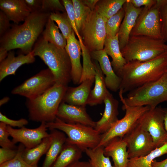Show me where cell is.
<instances>
[{"mask_svg": "<svg viewBox=\"0 0 167 167\" xmlns=\"http://www.w3.org/2000/svg\"><path fill=\"white\" fill-rule=\"evenodd\" d=\"M49 15L41 11L31 13L23 24L11 25L0 38V47L8 51L19 49L23 54H29L43 32Z\"/></svg>", "mask_w": 167, "mask_h": 167, "instance_id": "cell-1", "label": "cell"}, {"mask_svg": "<svg viewBox=\"0 0 167 167\" xmlns=\"http://www.w3.org/2000/svg\"><path fill=\"white\" fill-rule=\"evenodd\" d=\"M167 53L145 62H128L117 74L121 79L119 91L123 94L160 78L166 71Z\"/></svg>", "mask_w": 167, "mask_h": 167, "instance_id": "cell-2", "label": "cell"}, {"mask_svg": "<svg viewBox=\"0 0 167 167\" xmlns=\"http://www.w3.org/2000/svg\"><path fill=\"white\" fill-rule=\"evenodd\" d=\"M53 74L55 83L67 86L71 80V63L65 49L58 48L40 37L32 49Z\"/></svg>", "mask_w": 167, "mask_h": 167, "instance_id": "cell-3", "label": "cell"}, {"mask_svg": "<svg viewBox=\"0 0 167 167\" xmlns=\"http://www.w3.org/2000/svg\"><path fill=\"white\" fill-rule=\"evenodd\" d=\"M67 87L55 83L42 95L34 99H27L25 104L29 119L41 123L54 122Z\"/></svg>", "mask_w": 167, "mask_h": 167, "instance_id": "cell-4", "label": "cell"}, {"mask_svg": "<svg viewBox=\"0 0 167 167\" xmlns=\"http://www.w3.org/2000/svg\"><path fill=\"white\" fill-rule=\"evenodd\" d=\"M120 91L122 102L131 106H148L154 109L158 105L167 101V72L159 79L145 84L129 92L126 97Z\"/></svg>", "mask_w": 167, "mask_h": 167, "instance_id": "cell-5", "label": "cell"}, {"mask_svg": "<svg viewBox=\"0 0 167 167\" xmlns=\"http://www.w3.org/2000/svg\"><path fill=\"white\" fill-rule=\"evenodd\" d=\"M167 44L162 39L142 36H130L121 51L126 63L133 61L143 62L153 59L166 52Z\"/></svg>", "mask_w": 167, "mask_h": 167, "instance_id": "cell-6", "label": "cell"}, {"mask_svg": "<svg viewBox=\"0 0 167 167\" xmlns=\"http://www.w3.org/2000/svg\"><path fill=\"white\" fill-rule=\"evenodd\" d=\"M48 129H57L67 136L66 142L76 145L83 152L94 149L99 144L101 134L94 128L80 124L66 122L58 118L53 122L46 123Z\"/></svg>", "mask_w": 167, "mask_h": 167, "instance_id": "cell-7", "label": "cell"}, {"mask_svg": "<svg viewBox=\"0 0 167 167\" xmlns=\"http://www.w3.org/2000/svg\"><path fill=\"white\" fill-rule=\"evenodd\" d=\"M122 103V109L125 111L124 116L118 119L106 132L101 134L100 141L96 148L105 146L115 138H123L137 125L140 118L150 109L148 106H131Z\"/></svg>", "mask_w": 167, "mask_h": 167, "instance_id": "cell-8", "label": "cell"}, {"mask_svg": "<svg viewBox=\"0 0 167 167\" xmlns=\"http://www.w3.org/2000/svg\"><path fill=\"white\" fill-rule=\"evenodd\" d=\"M106 22L95 9L83 23L79 34H81L84 44L90 52L103 49L107 35Z\"/></svg>", "mask_w": 167, "mask_h": 167, "instance_id": "cell-9", "label": "cell"}, {"mask_svg": "<svg viewBox=\"0 0 167 167\" xmlns=\"http://www.w3.org/2000/svg\"><path fill=\"white\" fill-rule=\"evenodd\" d=\"M142 35L163 39L160 0L148 7H143L130 36Z\"/></svg>", "mask_w": 167, "mask_h": 167, "instance_id": "cell-10", "label": "cell"}, {"mask_svg": "<svg viewBox=\"0 0 167 167\" xmlns=\"http://www.w3.org/2000/svg\"><path fill=\"white\" fill-rule=\"evenodd\" d=\"M55 83L54 75L48 68L41 70L14 88L11 93L31 99L44 93Z\"/></svg>", "mask_w": 167, "mask_h": 167, "instance_id": "cell-11", "label": "cell"}, {"mask_svg": "<svg viewBox=\"0 0 167 167\" xmlns=\"http://www.w3.org/2000/svg\"><path fill=\"white\" fill-rule=\"evenodd\" d=\"M165 113L161 106L150 109L139 119L138 124L152 136L156 148L167 142V131L164 124Z\"/></svg>", "mask_w": 167, "mask_h": 167, "instance_id": "cell-12", "label": "cell"}, {"mask_svg": "<svg viewBox=\"0 0 167 167\" xmlns=\"http://www.w3.org/2000/svg\"><path fill=\"white\" fill-rule=\"evenodd\" d=\"M122 138L127 144L129 159L146 156L156 148L150 133L138 124Z\"/></svg>", "mask_w": 167, "mask_h": 167, "instance_id": "cell-13", "label": "cell"}, {"mask_svg": "<svg viewBox=\"0 0 167 167\" xmlns=\"http://www.w3.org/2000/svg\"><path fill=\"white\" fill-rule=\"evenodd\" d=\"M7 130L12 141L15 143H20L26 149L33 148L39 144L44 138L49 136L50 133L47 132L48 129L46 123L43 122L38 127L29 128L24 126L15 129L7 126Z\"/></svg>", "mask_w": 167, "mask_h": 167, "instance_id": "cell-14", "label": "cell"}, {"mask_svg": "<svg viewBox=\"0 0 167 167\" xmlns=\"http://www.w3.org/2000/svg\"><path fill=\"white\" fill-rule=\"evenodd\" d=\"M57 117L69 123L80 124L94 128L96 122L87 113L86 107L72 105L63 101L59 105Z\"/></svg>", "mask_w": 167, "mask_h": 167, "instance_id": "cell-15", "label": "cell"}, {"mask_svg": "<svg viewBox=\"0 0 167 167\" xmlns=\"http://www.w3.org/2000/svg\"><path fill=\"white\" fill-rule=\"evenodd\" d=\"M92 58L98 62L104 75L107 88L116 92L119 90L121 79L114 71L108 55L104 49L95 50L90 52Z\"/></svg>", "mask_w": 167, "mask_h": 167, "instance_id": "cell-16", "label": "cell"}, {"mask_svg": "<svg viewBox=\"0 0 167 167\" xmlns=\"http://www.w3.org/2000/svg\"><path fill=\"white\" fill-rule=\"evenodd\" d=\"M104 112L101 118L96 122L94 129L100 134L108 131L118 119L119 102L109 92L105 97Z\"/></svg>", "mask_w": 167, "mask_h": 167, "instance_id": "cell-17", "label": "cell"}, {"mask_svg": "<svg viewBox=\"0 0 167 167\" xmlns=\"http://www.w3.org/2000/svg\"><path fill=\"white\" fill-rule=\"evenodd\" d=\"M66 41L65 49L71 63V80L74 84H79L82 71V66L80 62L82 54L81 45L76 38L73 30Z\"/></svg>", "mask_w": 167, "mask_h": 167, "instance_id": "cell-18", "label": "cell"}, {"mask_svg": "<svg viewBox=\"0 0 167 167\" xmlns=\"http://www.w3.org/2000/svg\"><path fill=\"white\" fill-rule=\"evenodd\" d=\"M124 6L125 14L118 33L121 50L126 45L143 7L136 8L128 0Z\"/></svg>", "mask_w": 167, "mask_h": 167, "instance_id": "cell-19", "label": "cell"}, {"mask_svg": "<svg viewBox=\"0 0 167 167\" xmlns=\"http://www.w3.org/2000/svg\"><path fill=\"white\" fill-rule=\"evenodd\" d=\"M35 57L32 51L28 54H21L17 56L13 51H9L7 57L0 62V82L8 76L15 75L17 70L23 65L34 62Z\"/></svg>", "mask_w": 167, "mask_h": 167, "instance_id": "cell-20", "label": "cell"}, {"mask_svg": "<svg viewBox=\"0 0 167 167\" xmlns=\"http://www.w3.org/2000/svg\"><path fill=\"white\" fill-rule=\"evenodd\" d=\"M127 144L123 138L116 137L104 147L105 155L111 157L114 167H128L129 160Z\"/></svg>", "mask_w": 167, "mask_h": 167, "instance_id": "cell-21", "label": "cell"}, {"mask_svg": "<svg viewBox=\"0 0 167 167\" xmlns=\"http://www.w3.org/2000/svg\"><path fill=\"white\" fill-rule=\"evenodd\" d=\"M93 82L87 79L77 87H68L62 101L70 105L86 107Z\"/></svg>", "mask_w": 167, "mask_h": 167, "instance_id": "cell-22", "label": "cell"}, {"mask_svg": "<svg viewBox=\"0 0 167 167\" xmlns=\"http://www.w3.org/2000/svg\"><path fill=\"white\" fill-rule=\"evenodd\" d=\"M0 8L10 21L18 24L31 13L24 0H0Z\"/></svg>", "mask_w": 167, "mask_h": 167, "instance_id": "cell-23", "label": "cell"}, {"mask_svg": "<svg viewBox=\"0 0 167 167\" xmlns=\"http://www.w3.org/2000/svg\"><path fill=\"white\" fill-rule=\"evenodd\" d=\"M92 61L95 70V84L91 91L87 103L91 106L102 104L109 92L105 84L104 75L98 62L95 60Z\"/></svg>", "mask_w": 167, "mask_h": 167, "instance_id": "cell-24", "label": "cell"}, {"mask_svg": "<svg viewBox=\"0 0 167 167\" xmlns=\"http://www.w3.org/2000/svg\"><path fill=\"white\" fill-rule=\"evenodd\" d=\"M50 133L52 141L46 154L41 167H51L62 150L65 143L66 136L62 131L57 129H50Z\"/></svg>", "mask_w": 167, "mask_h": 167, "instance_id": "cell-25", "label": "cell"}, {"mask_svg": "<svg viewBox=\"0 0 167 167\" xmlns=\"http://www.w3.org/2000/svg\"><path fill=\"white\" fill-rule=\"evenodd\" d=\"M103 49L112 58L111 64L117 74L126 63L121 51L118 34L114 36H106Z\"/></svg>", "mask_w": 167, "mask_h": 167, "instance_id": "cell-26", "label": "cell"}, {"mask_svg": "<svg viewBox=\"0 0 167 167\" xmlns=\"http://www.w3.org/2000/svg\"><path fill=\"white\" fill-rule=\"evenodd\" d=\"M50 135L43 139L38 145L30 148L24 149L22 156L24 160L29 165L38 167V162L41 157L46 154L51 144L52 137Z\"/></svg>", "mask_w": 167, "mask_h": 167, "instance_id": "cell-27", "label": "cell"}, {"mask_svg": "<svg viewBox=\"0 0 167 167\" xmlns=\"http://www.w3.org/2000/svg\"><path fill=\"white\" fill-rule=\"evenodd\" d=\"M83 152L76 145L66 142L51 167H67L79 161L82 157Z\"/></svg>", "mask_w": 167, "mask_h": 167, "instance_id": "cell-28", "label": "cell"}, {"mask_svg": "<svg viewBox=\"0 0 167 167\" xmlns=\"http://www.w3.org/2000/svg\"><path fill=\"white\" fill-rule=\"evenodd\" d=\"M42 32V38L46 41L62 49H65L66 45V39L59 30V28L54 21L49 17L48 18Z\"/></svg>", "mask_w": 167, "mask_h": 167, "instance_id": "cell-29", "label": "cell"}, {"mask_svg": "<svg viewBox=\"0 0 167 167\" xmlns=\"http://www.w3.org/2000/svg\"><path fill=\"white\" fill-rule=\"evenodd\" d=\"M167 154V142L155 148L147 155L130 159L128 167H152V163L157 157Z\"/></svg>", "mask_w": 167, "mask_h": 167, "instance_id": "cell-30", "label": "cell"}, {"mask_svg": "<svg viewBox=\"0 0 167 167\" xmlns=\"http://www.w3.org/2000/svg\"><path fill=\"white\" fill-rule=\"evenodd\" d=\"M127 0H99L95 9L107 21L123 7Z\"/></svg>", "mask_w": 167, "mask_h": 167, "instance_id": "cell-31", "label": "cell"}, {"mask_svg": "<svg viewBox=\"0 0 167 167\" xmlns=\"http://www.w3.org/2000/svg\"><path fill=\"white\" fill-rule=\"evenodd\" d=\"M85 152L89 158V162L92 167H114L111 164L109 157L104 153V147L94 149H87Z\"/></svg>", "mask_w": 167, "mask_h": 167, "instance_id": "cell-32", "label": "cell"}, {"mask_svg": "<svg viewBox=\"0 0 167 167\" xmlns=\"http://www.w3.org/2000/svg\"><path fill=\"white\" fill-rule=\"evenodd\" d=\"M90 53L86 48H84L82 49V71L79 84L87 79H90L94 81L95 70Z\"/></svg>", "mask_w": 167, "mask_h": 167, "instance_id": "cell-33", "label": "cell"}, {"mask_svg": "<svg viewBox=\"0 0 167 167\" xmlns=\"http://www.w3.org/2000/svg\"><path fill=\"white\" fill-rule=\"evenodd\" d=\"M49 18L57 24L64 37L67 39L73 30L66 12L50 13Z\"/></svg>", "mask_w": 167, "mask_h": 167, "instance_id": "cell-34", "label": "cell"}, {"mask_svg": "<svg viewBox=\"0 0 167 167\" xmlns=\"http://www.w3.org/2000/svg\"><path fill=\"white\" fill-rule=\"evenodd\" d=\"M125 14L124 6L116 14L109 18L106 22V36H114L118 32Z\"/></svg>", "mask_w": 167, "mask_h": 167, "instance_id": "cell-35", "label": "cell"}, {"mask_svg": "<svg viewBox=\"0 0 167 167\" xmlns=\"http://www.w3.org/2000/svg\"><path fill=\"white\" fill-rule=\"evenodd\" d=\"M76 27L79 33L85 20L92 11L80 0H72Z\"/></svg>", "mask_w": 167, "mask_h": 167, "instance_id": "cell-36", "label": "cell"}, {"mask_svg": "<svg viewBox=\"0 0 167 167\" xmlns=\"http://www.w3.org/2000/svg\"><path fill=\"white\" fill-rule=\"evenodd\" d=\"M25 148L20 143L18 147V151L15 156L11 160L0 165V167H33L28 164L23 158L22 154Z\"/></svg>", "mask_w": 167, "mask_h": 167, "instance_id": "cell-37", "label": "cell"}, {"mask_svg": "<svg viewBox=\"0 0 167 167\" xmlns=\"http://www.w3.org/2000/svg\"><path fill=\"white\" fill-rule=\"evenodd\" d=\"M62 4L65 7L72 29L77 36L80 44L83 43L82 38L78 31L75 22L73 6L72 0H62Z\"/></svg>", "mask_w": 167, "mask_h": 167, "instance_id": "cell-38", "label": "cell"}, {"mask_svg": "<svg viewBox=\"0 0 167 167\" xmlns=\"http://www.w3.org/2000/svg\"><path fill=\"white\" fill-rule=\"evenodd\" d=\"M41 11L50 14L55 12H66L63 4L58 0H42Z\"/></svg>", "mask_w": 167, "mask_h": 167, "instance_id": "cell-39", "label": "cell"}, {"mask_svg": "<svg viewBox=\"0 0 167 167\" xmlns=\"http://www.w3.org/2000/svg\"><path fill=\"white\" fill-rule=\"evenodd\" d=\"M6 124L0 122V146L2 148L17 149L18 147L9 138L10 136Z\"/></svg>", "mask_w": 167, "mask_h": 167, "instance_id": "cell-40", "label": "cell"}, {"mask_svg": "<svg viewBox=\"0 0 167 167\" xmlns=\"http://www.w3.org/2000/svg\"><path fill=\"white\" fill-rule=\"evenodd\" d=\"M163 39L167 44V0H160Z\"/></svg>", "mask_w": 167, "mask_h": 167, "instance_id": "cell-41", "label": "cell"}, {"mask_svg": "<svg viewBox=\"0 0 167 167\" xmlns=\"http://www.w3.org/2000/svg\"><path fill=\"white\" fill-rule=\"evenodd\" d=\"M0 121L11 127L21 128L28 124V121L22 118L18 120L11 119L0 112Z\"/></svg>", "mask_w": 167, "mask_h": 167, "instance_id": "cell-42", "label": "cell"}, {"mask_svg": "<svg viewBox=\"0 0 167 167\" xmlns=\"http://www.w3.org/2000/svg\"><path fill=\"white\" fill-rule=\"evenodd\" d=\"M18 148L11 149L8 148H0V165L14 158L17 155Z\"/></svg>", "mask_w": 167, "mask_h": 167, "instance_id": "cell-43", "label": "cell"}, {"mask_svg": "<svg viewBox=\"0 0 167 167\" xmlns=\"http://www.w3.org/2000/svg\"><path fill=\"white\" fill-rule=\"evenodd\" d=\"M10 20L2 11H0V38L2 37L10 29L11 24Z\"/></svg>", "mask_w": 167, "mask_h": 167, "instance_id": "cell-44", "label": "cell"}, {"mask_svg": "<svg viewBox=\"0 0 167 167\" xmlns=\"http://www.w3.org/2000/svg\"><path fill=\"white\" fill-rule=\"evenodd\" d=\"M24 2L31 13L41 11L42 0H24Z\"/></svg>", "mask_w": 167, "mask_h": 167, "instance_id": "cell-45", "label": "cell"}, {"mask_svg": "<svg viewBox=\"0 0 167 167\" xmlns=\"http://www.w3.org/2000/svg\"><path fill=\"white\" fill-rule=\"evenodd\" d=\"M135 7L140 8L148 7L153 5L156 2V0H128Z\"/></svg>", "mask_w": 167, "mask_h": 167, "instance_id": "cell-46", "label": "cell"}, {"mask_svg": "<svg viewBox=\"0 0 167 167\" xmlns=\"http://www.w3.org/2000/svg\"><path fill=\"white\" fill-rule=\"evenodd\" d=\"M67 167H92L89 161H78L69 165Z\"/></svg>", "mask_w": 167, "mask_h": 167, "instance_id": "cell-47", "label": "cell"}, {"mask_svg": "<svg viewBox=\"0 0 167 167\" xmlns=\"http://www.w3.org/2000/svg\"><path fill=\"white\" fill-rule=\"evenodd\" d=\"M83 3L89 7L91 11L95 9L96 6L99 0H82Z\"/></svg>", "mask_w": 167, "mask_h": 167, "instance_id": "cell-48", "label": "cell"}, {"mask_svg": "<svg viewBox=\"0 0 167 167\" xmlns=\"http://www.w3.org/2000/svg\"><path fill=\"white\" fill-rule=\"evenodd\" d=\"M152 167H167V158L160 161L154 160L152 163Z\"/></svg>", "mask_w": 167, "mask_h": 167, "instance_id": "cell-49", "label": "cell"}, {"mask_svg": "<svg viewBox=\"0 0 167 167\" xmlns=\"http://www.w3.org/2000/svg\"><path fill=\"white\" fill-rule=\"evenodd\" d=\"M8 51L5 48L0 47V62L4 60L7 57Z\"/></svg>", "mask_w": 167, "mask_h": 167, "instance_id": "cell-50", "label": "cell"}, {"mask_svg": "<svg viewBox=\"0 0 167 167\" xmlns=\"http://www.w3.org/2000/svg\"><path fill=\"white\" fill-rule=\"evenodd\" d=\"M165 113L164 124L165 128L167 131V108H163Z\"/></svg>", "mask_w": 167, "mask_h": 167, "instance_id": "cell-51", "label": "cell"}, {"mask_svg": "<svg viewBox=\"0 0 167 167\" xmlns=\"http://www.w3.org/2000/svg\"><path fill=\"white\" fill-rule=\"evenodd\" d=\"M10 100V98L8 96H5L3 98L0 100V106L8 102Z\"/></svg>", "mask_w": 167, "mask_h": 167, "instance_id": "cell-52", "label": "cell"}, {"mask_svg": "<svg viewBox=\"0 0 167 167\" xmlns=\"http://www.w3.org/2000/svg\"><path fill=\"white\" fill-rule=\"evenodd\" d=\"M166 52L167 53V49Z\"/></svg>", "mask_w": 167, "mask_h": 167, "instance_id": "cell-53", "label": "cell"}, {"mask_svg": "<svg viewBox=\"0 0 167 167\" xmlns=\"http://www.w3.org/2000/svg\"></svg>", "mask_w": 167, "mask_h": 167, "instance_id": "cell-54", "label": "cell"}]
</instances>
